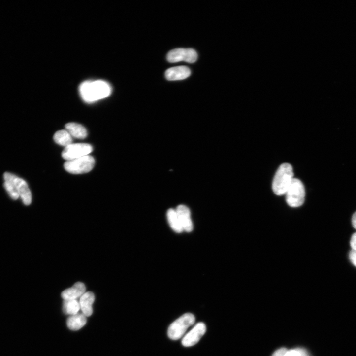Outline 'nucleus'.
Here are the masks:
<instances>
[{
    "mask_svg": "<svg viewBox=\"0 0 356 356\" xmlns=\"http://www.w3.org/2000/svg\"><path fill=\"white\" fill-rule=\"evenodd\" d=\"M111 91L110 85L101 80L87 81L79 87L80 96L87 103H93L105 98L110 96Z\"/></svg>",
    "mask_w": 356,
    "mask_h": 356,
    "instance_id": "obj_1",
    "label": "nucleus"
},
{
    "mask_svg": "<svg viewBox=\"0 0 356 356\" xmlns=\"http://www.w3.org/2000/svg\"><path fill=\"white\" fill-rule=\"evenodd\" d=\"M294 178L292 166L289 163L282 164L273 179L272 188L274 193L278 196L285 195Z\"/></svg>",
    "mask_w": 356,
    "mask_h": 356,
    "instance_id": "obj_2",
    "label": "nucleus"
},
{
    "mask_svg": "<svg viewBox=\"0 0 356 356\" xmlns=\"http://www.w3.org/2000/svg\"><path fill=\"white\" fill-rule=\"evenodd\" d=\"M194 316L191 313H186L174 322L169 327L168 335L174 340L180 339L188 328L195 323Z\"/></svg>",
    "mask_w": 356,
    "mask_h": 356,
    "instance_id": "obj_3",
    "label": "nucleus"
},
{
    "mask_svg": "<svg viewBox=\"0 0 356 356\" xmlns=\"http://www.w3.org/2000/svg\"><path fill=\"white\" fill-rule=\"evenodd\" d=\"M288 204L293 208L300 207L305 201V190L302 182L297 178H294L286 194Z\"/></svg>",
    "mask_w": 356,
    "mask_h": 356,
    "instance_id": "obj_4",
    "label": "nucleus"
},
{
    "mask_svg": "<svg viewBox=\"0 0 356 356\" xmlns=\"http://www.w3.org/2000/svg\"><path fill=\"white\" fill-rule=\"evenodd\" d=\"M95 161L89 155L71 161H66L64 164L65 170L71 174H81L90 172L93 168Z\"/></svg>",
    "mask_w": 356,
    "mask_h": 356,
    "instance_id": "obj_5",
    "label": "nucleus"
},
{
    "mask_svg": "<svg viewBox=\"0 0 356 356\" xmlns=\"http://www.w3.org/2000/svg\"><path fill=\"white\" fill-rule=\"evenodd\" d=\"M4 180H8L14 186L24 203L29 205L32 201V195L27 182L23 179L13 174L7 172L4 174Z\"/></svg>",
    "mask_w": 356,
    "mask_h": 356,
    "instance_id": "obj_6",
    "label": "nucleus"
},
{
    "mask_svg": "<svg viewBox=\"0 0 356 356\" xmlns=\"http://www.w3.org/2000/svg\"><path fill=\"white\" fill-rule=\"evenodd\" d=\"M93 151L92 146L88 144H72L65 148L62 157L66 161L88 156Z\"/></svg>",
    "mask_w": 356,
    "mask_h": 356,
    "instance_id": "obj_7",
    "label": "nucleus"
},
{
    "mask_svg": "<svg viewBox=\"0 0 356 356\" xmlns=\"http://www.w3.org/2000/svg\"><path fill=\"white\" fill-rule=\"evenodd\" d=\"M167 59L172 63L181 61L193 63L197 59V54L193 49L178 48L170 51L167 54Z\"/></svg>",
    "mask_w": 356,
    "mask_h": 356,
    "instance_id": "obj_8",
    "label": "nucleus"
},
{
    "mask_svg": "<svg viewBox=\"0 0 356 356\" xmlns=\"http://www.w3.org/2000/svg\"><path fill=\"white\" fill-rule=\"evenodd\" d=\"M206 331L205 324L203 323L197 324L183 338L182 343L185 347L195 345L204 335Z\"/></svg>",
    "mask_w": 356,
    "mask_h": 356,
    "instance_id": "obj_9",
    "label": "nucleus"
},
{
    "mask_svg": "<svg viewBox=\"0 0 356 356\" xmlns=\"http://www.w3.org/2000/svg\"><path fill=\"white\" fill-rule=\"evenodd\" d=\"M183 231L191 232L193 229V224L191 219L190 209L185 205H179L176 209Z\"/></svg>",
    "mask_w": 356,
    "mask_h": 356,
    "instance_id": "obj_10",
    "label": "nucleus"
},
{
    "mask_svg": "<svg viewBox=\"0 0 356 356\" xmlns=\"http://www.w3.org/2000/svg\"><path fill=\"white\" fill-rule=\"evenodd\" d=\"M191 74L190 69L186 66H178L168 69L165 72V77L169 81L184 80Z\"/></svg>",
    "mask_w": 356,
    "mask_h": 356,
    "instance_id": "obj_11",
    "label": "nucleus"
},
{
    "mask_svg": "<svg viewBox=\"0 0 356 356\" xmlns=\"http://www.w3.org/2000/svg\"><path fill=\"white\" fill-rule=\"evenodd\" d=\"M86 291L85 285L81 282H78L69 289L64 291L61 294L62 297L64 300H77L81 297Z\"/></svg>",
    "mask_w": 356,
    "mask_h": 356,
    "instance_id": "obj_12",
    "label": "nucleus"
},
{
    "mask_svg": "<svg viewBox=\"0 0 356 356\" xmlns=\"http://www.w3.org/2000/svg\"><path fill=\"white\" fill-rule=\"evenodd\" d=\"M95 301V295L91 292H85L79 301L80 309L86 317L90 316L93 313L92 305Z\"/></svg>",
    "mask_w": 356,
    "mask_h": 356,
    "instance_id": "obj_13",
    "label": "nucleus"
},
{
    "mask_svg": "<svg viewBox=\"0 0 356 356\" xmlns=\"http://www.w3.org/2000/svg\"><path fill=\"white\" fill-rule=\"evenodd\" d=\"M87 323L86 316L83 313L70 316L67 320L68 327L74 331L78 330L83 327Z\"/></svg>",
    "mask_w": 356,
    "mask_h": 356,
    "instance_id": "obj_14",
    "label": "nucleus"
},
{
    "mask_svg": "<svg viewBox=\"0 0 356 356\" xmlns=\"http://www.w3.org/2000/svg\"><path fill=\"white\" fill-rule=\"evenodd\" d=\"M67 130L71 136L78 139H84L87 136L86 129L81 125L76 123H69L65 125Z\"/></svg>",
    "mask_w": 356,
    "mask_h": 356,
    "instance_id": "obj_15",
    "label": "nucleus"
},
{
    "mask_svg": "<svg viewBox=\"0 0 356 356\" xmlns=\"http://www.w3.org/2000/svg\"><path fill=\"white\" fill-rule=\"evenodd\" d=\"M167 219L172 229L177 233L183 231L176 209H169L167 213Z\"/></svg>",
    "mask_w": 356,
    "mask_h": 356,
    "instance_id": "obj_16",
    "label": "nucleus"
},
{
    "mask_svg": "<svg viewBox=\"0 0 356 356\" xmlns=\"http://www.w3.org/2000/svg\"><path fill=\"white\" fill-rule=\"evenodd\" d=\"M55 142L58 145L66 147L72 144V137L67 130L59 131L54 136Z\"/></svg>",
    "mask_w": 356,
    "mask_h": 356,
    "instance_id": "obj_17",
    "label": "nucleus"
},
{
    "mask_svg": "<svg viewBox=\"0 0 356 356\" xmlns=\"http://www.w3.org/2000/svg\"><path fill=\"white\" fill-rule=\"evenodd\" d=\"M63 310L66 315L72 316L77 314L80 310L79 302L77 300H64Z\"/></svg>",
    "mask_w": 356,
    "mask_h": 356,
    "instance_id": "obj_18",
    "label": "nucleus"
},
{
    "mask_svg": "<svg viewBox=\"0 0 356 356\" xmlns=\"http://www.w3.org/2000/svg\"><path fill=\"white\" fill-rule=\"evenodd\" d=\"M4 187L12 199L17 200L20 197L19 194L11 182L8 180H5Z\"/></svg>",
    "mask_w": 356,
    "mask_h": 356,
    "instance_id": "obj_19",
    "label": "nucleus"
},
{
    "mask_svg": "<svg viewBox=\"0 0 356 356\" xmlns=\"http://www.w3.org/2000/svg\"><path fill=\"white\" fill-rule=\"evenodd\" d=\"M351 263L356 267V250H352L349 255Z\"/></svg>",
    "mask_w": 356,
    "mask_h": 356,
    "instance_id": "obj_20",
    "label": "nucleus"
},
{
    "mask_svg": "<svg viewBox=\"0 0 356 356\" xmlns=\"http://www.w3.org/2000/svg\"><path fill=\"white\" fill-rule=\"evenodd\" d=\"M288 350L285 348H282L277 350L272 356H285Z\"/></svg>",
    "mask_w": 356,
    "mask_h": 356,
    "instance_id": "obj_21",
    "label": "nucleus"
},
{
    "mask_svg": "<svg viewBox=\"0 0 356 356\" xmlns=\"http://www.w3.org/2000/svg\"><path fill=\"white\" fill-rule=\"evenodd\" d=\"M285 356H302V355L299 351V350L297 349L295 350L288 351Z\"/></svg>",
    "mask_w": 356,
    "mask_h": 356,
    "instance_id": "obj_22",
    "label": "nucleus"
},
{
    "mask_svg": "<svg viewBox=\"0 0 356 356\" xmlns=\"http://www.w3.org/2000/svg\"><path fill=\"white\" fill-rule=\"evenodd\" d=\"M350 246L352 250H356V232L352 236L350 240Z\"/></svg>",
    "mask_w": 356,
    "mask_h": 356,
    "instance_id": "obj_23",
    "label": "nucleus"
},
{
    "mask_svg": "<svg viewBox=\"0 0 356 356\" xmlns=\"http://www.w3.org/2000/svg\"><path fill=\"white\" fill-rule=\"evenodd\" d=\"M352 223L354 228L356 229V212L353 214L352 216Z\"/></svg>",
    "mask_w": 356,
    "mask_h": 356,
    "instance_id": "obj_24",
    "label": "nucleus"
}]
</instances>
